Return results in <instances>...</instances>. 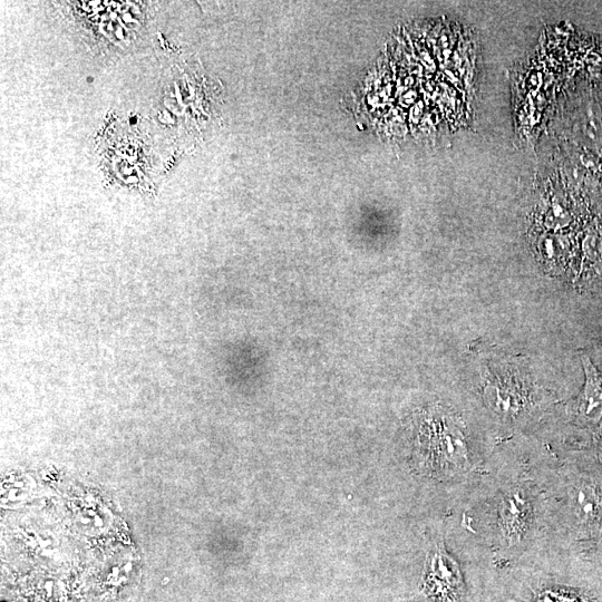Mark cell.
<instances>
[{"mask_svg":"<svg viewBox=\"0 0 602 602\" xmlns=\"http://www.w3.org/2000/svg\"><path fill=\"white\" fill-rule=\"evenodd\" d=\"M586 373L584 392L575 406L577 414L589 422L597 423L602 417V373L592 365L589 357L582 358Z\"/></svg>","mask_w":602,"mask_h":602,"instance_id":"obj_3","label":"cell"},{"mask_svg":"<svg viewBox=\"0 0 602 602\" xmlns=\"http://www.w3.org/2000/svg\"><path fill=\"white\" fill-rule=\"evenodd\" d=\"M537 602H587L581 600L578 596L566 595V594H558V592H546V594H542Z\"/></svg>","mask_w":602,"mask_h":602,"instance_id":"obj_5","label":"cell"},{"mask_svg":"<svg viewBox=\"0 0 602 602\" xmlns=\"http://www.w3.org/2000/svg\"><path fill=\"white\" fill-rule=\"evenodd\" d=\"M424 590L426 595L438 602L464 601L465 590L460 568L442 543H436L426 558Z\"/></svg>","mask_w":602,"mask_h":602,"instance_id":"obj_1","label":"cell"},{"mask_svg":"<svg viewBox=\"0 0 602 602\" xmlns=\"http://www.w3.org/2000/svg\"><path fill=\"white\" fill-rule=\"evenodd\" d=\"M597 489L590 485H581L577 489L575 507L582 526L590 530L602 528V497Z\"/></svg>","mask_w":602,"mask_h":602,"instance_id":"obj_4","label":"cell"},{"mask_svg":"<svg viewBox=\"0 0 602 602\" xmlns=\"http://www.w3.org/2000/svg\"><path fill=\"white\" fill-rule=\"evenodd\" d=\"M529 501L520 490L503 495L499 508V524L503 537L509 542L518 541L526 532L530 520Z\"/></svg>","mask_w":602,"mask_h":602,"instance_id":"obj_2","label":"cell"}]
</instances>
